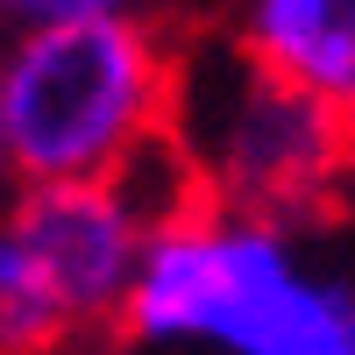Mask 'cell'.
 I'll return each instance as SVG.
<instances>
[{"label":"cell","instance_id":"3957f363","mask_svg":"<svg viewBox=\"0 0 355 355\" xmlns=\"http://www.w3.org/2000/svg\"><path fill=\"white\" fill-rule=\"evenodd\" d=\"M171 142L206 206L284 227L313 220L355 171V121L249 64L242 43L206 50L171 78Z\"/></svg>","mask_w":355,"mask_h":355},{"label":"cell","instance_id":"7a4b0ae2","mask_svg":"<svg viewBox=\"0 0 355 355\" xmlns=\"http://www.w3.org/2000/svg\"><path fill=\"white\" fill-rule=\"evenodd\" d=\"M171 43L142 15L15 28L0 43V142L15 185H114L171 135Z\"/></svg>","mask_w":355,"mask_h":355},{"label":"cell","instance_id":"6da1fadb","mask_svg":"<svg viewBox=\"0 0 355 355\" xmlns=\"http://www.w3.org/2000/svg\"><path fill=\"white\" fill-rule=\"evenodd\" d=\"M121 327L142 348L355 355V277L313 263L299 227L199 199L150 227Z\"/></svg>","mask_w":355,"mask_h":355},{"label":"cell","instance_id":"277c9868","mask_svg":"<svg viewBox=\"0 0 355 355\" xmlns=\"http://www.w3.org/2000/svg\"><path fill=\"white\" fill-rule=\"evenodd\" d=\"M150 220L121 185H15L0 206V355H64L121 320Z\"/></svg>","mask_w":355,"mask_h":355},{"label":"cell","instance_id":"52a82bcc","mask_svg":"<svg viewBox=\"0 0 355 355\" xmlns=\"http://www.w3.org/2000/svg\"><path fill=\"white\" fill-rule=\"evenodd\" d=\"M0 185H15V171H8V142H0Z\"/></svg>","mask_w":355,"mask_h":355},{"label":"cell","instance_id":"8992f818","mask_svg":"<svg viewBox=\"0 0 355 355\" xmlns=\"http://www.w3.org/2000/svg\"><path fill=\"white\" fill-rule=\"evenodd\" d=\"M142 15V0H0V21L15 28H64V21H121Z\"/></svg>","mask_w":355,"mask_h":355},{"label":"cell","instance_id":"5b68a950","mask_svg":"<svg viewBox=\"0 0 355 355\" xmlns=\"http://www.w3.org/2000/svg\"><path fill=\"white\" fill-rule=\"evenodd\" d=\"M242 57L355 121V0H242Z\"/></svg>","mask_w":355,"mask_h":355},{"label":"cell","instance_id":"ba28073f","mask_svg":"<svg viewBox=\"0 0 355 355\" xmlns=\"http://www.w3.org/2000/svg\"><path fill=\"white\" fill-rule=\"evenodd\" d=\"M0 43H8V21H0Z\"/></svg>","mask_w":355,"mask_h":355}]
</instances>
